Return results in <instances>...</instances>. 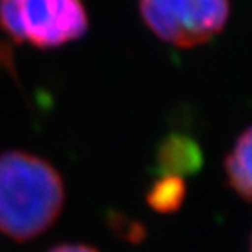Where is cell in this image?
I'll return each instance as SVG.
<instances>
[{"label":"cell","instance_id":"obj_2","mask_svg":"<svg viewBox=\"0 0 252 252\" xmlns=\"http://www.w3.org/2000/svg\"><path fill=\"white\" fill-rule=\"evenodd\" d=\"M0 27L14 42L55 49L88 30L81 0H0Z\"/></svg>","mask_w":252,"mask_h":252},{"label":"cell","instance_id":"obj_7","mask_svg":"<svg viewBox=\"0 0 252 252\" xmlns=\"http://www.w3.org/2000/svg\"><path fill=\"white\" fill-rule=\"evenodd\" d=\"M47 252H98V251L90 247V245H83V244H63V245H56V247L49 249Z\"/></svg>","mask_w":252,"mask_h":252},{"label":"cell","instance_id":"obj_3","mask_svg":"<svg viewBox=\"0 0 252 252\" xmlns=\"http://www.w3.org/2000/svg\"><path fill=\"white\" fill-rule=\"evenodd\" d=\"M138 9L158 39L177 47L209 42L229 18V0H138Z\"/></svg>","mask_w":252,"mask_h":252},{"label":"cell","instance_id":"obj_4","mask_svg":"<svg viewBox=\"0 0 252 252\" xmlns=\"http://www.w3.org/2000/svg\"><path fill=\"white\" fill-rule=\"evenodd\" d=\"M251 128H245L224 159L228 184L244 200L251 198Z\"/></svg>","mask_w":252,"mask_h":252},{"label":"cell","instance_id":"obj_6","mask_svg":"<svg viewBox=\"0 0 252 252\" xmlns=\"http://www.w3.org/2000/svg\"><path fill=\"white\" fill-rule=\"evenodd\" d=\"M186 194V186L179 175H163L151 188L147 200L149 205L158 212H172L182 205Z\"/></svg>","mask_w":252,"mask_h":252},{"label":"cell","instance_id":"obj_1","mask_svg":"<svg viewBox=\"0 0 252 252\" xmlns=\"http://www.w3.org/2000/svg\"><path fill=\"white\" fill-rule=\"evenodd\" d=\"M65 201V186L49 161L30 153L0 154V231L33 240L53 226Z\"/></svg>","mask_w":252,"mask_h":252},{"label":"cell","instance_id":"obj_5","mask_svg":"<svg viewBox=\"0 0 252 252\" xmlns=\"http://www.w3.org/2000/svg\"><path fill=\"white\" fill-rule=\"evenodd\" d=\"M201 154L198 146L191 138L170 137L159 149L158 161L163 168V175H179L181 173L194 172L200 166Z\"/></svg>","mask_w":252,"mask_h":252}]
</instances>
